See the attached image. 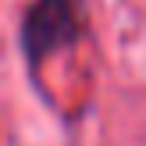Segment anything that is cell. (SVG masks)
Listing matches in <instances>:
<instances>
[{
    "mask_svg": "<svg viewBox=\"0 0 146 146\" xmlns=\"http://www.w3.org/2000/svg\"><path fill=\"white\" fill-rule=\"evenodd\" d=\"M86 36V0H32L18 25V50L39 89V68Z\"/></svg>",
    "mask_w": 146,
    "mask_h": 146,
    "instance_id": "1",
    "label": "cell"
}]
</instances>
